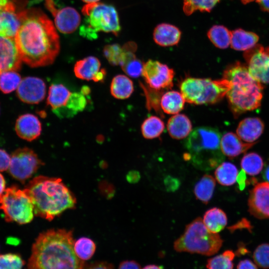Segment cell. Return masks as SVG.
I'll return each instance as SVG.
<instances>
[{"label":"cell","instance_id":"cell-29","mask_svg":"<svg viewBox=\"0 0 269 269\" xmlns=\"http://www.w3.org/2000/svg\"><path fill=\"white\" fill-rule=\"evenodd\" d=\"M185 102L181 93L169 91L162 95L160 108L167 114H177L183 109Z\"/></svg>","mask_w":269,"mask_h":269},{"label":"cell","instance_id":"cell-5","mask_svg":"<svg viewBox=\"0 0 269 269\" xmlns=\"http://www.w3.org/2000/svg\"><path fill=\"white\" fill-rule=\"evenodd\" d=\"M221 134L215 128H195L184 140L187 152L184 155L194 166L202 170H211L219 165L224 158L220 148Z\"/></svg>","mask_w":269,"mask_h":269},{"label":"cell","instance_id":"cell-55","mask_svg":"<svg viewBox=\"0 0 269 269\" xmlns=\"http://www.w3.org/2000/svg\"><path fill=\"white\" fill-rule=\"evenodd\" d=\"M90 88L87 86L82 87L81 90V93L84 96L88 95L90 93Z\"/></svg>","mask_w":269,"mask_h":269},{"label":"cell","instance_id":"cell-57","mask_svg":"<svg viewBox=\"0 0 269 269\" xmlns=\"http://www.w3.org/2000/svg\"><path fill=\"white\" fill-rule=\"evenodd\" d=\"M142 269H162L161 267L155 265H149L145 266Z\"/></svg>","mask_w":269,"mask_h":269},{"label":"cell","instance_id":"cell-9","mask_svg":"<svg viewBox=\"0 0 269 269\" xmlns=\"http://www.w3.org/2000/svg\"><path fill=\"white\" fill-rule=\"evenodd\" d=\"M43 164L32 149L27 147L19 148L11 154L8 172L15 179L24 182Z\"/></svg>","mask_w":269,"mask_h":269},{"label":"cell","instance_id":"cell-46","mask_svg":"<svg viewBox=\"0 0 269 269\" xmlns=\"http://www.w3.org/2000/svg\"><path fill=\"white\" fill-rule=\"evenodd\" d=\"M164 183L167 189L172 191L177 189L180 185L177 179L169 176L166 177L164 180Z\"/></svg>","mask_w":269,"mask_h":269},{"label":"cell","instance_id":"cell-13","mask_svg":"<svg viewBox=\"0 0 269 269\" xmlns=\"http://www.w3.org/2000/svg\"><path fill=\"white\" fill-rule=\"evenodd\" d=\"M46 93L45 82L36 77L29 76L22 79L16 90L18 98L29 104L39 103L45 98Z\"/></svg>","mask_w":269,"mask_h":269},{"label":"cell","instance_id":"cell-22","mask_svg":"<svg viewBox=\"0 0 269 269\" xmlns=\"http://www.w3.org/2000/svg\"><path fill=\"white\" fill-rule=\"evenodd\" d=\"M179 88L186 102L197 105L204 91V78H186L181 81Z\"/></svg>","mask_w":269,"mask_h":269},{"label":"cell","instance_id":"cell-30","mask_svg":"<svg viewBox=\"0 0 269 269\" xmlns=\"http://www.w3.org/2000/svg\"><path fill=\"white\" fill-rule=\"evenodd\" d=\"M203 222L210 231L218 233L226 226L227 218L222 210L214 207L209 209L205 213Z\"/></svg>","mask_w":269,"mask_h":269},{"label":"cell","instance_id":"cell-19","mask_svg":"<svg viewBox=\"0 0 269 269\" xmlns=\"http://www.w3.org/2000/svg\"><path fill=\"white\" fill-rule=\"evenodd\" d=\"M256 143L245 142L237 134L227 132L221 138L220 148L224 155L232 159L246 152Z\"/></svg>","mask_w":269,"mask_h":269},{"label":"cell","instance_id":"cell-18","mask_svg":"<svg viewBox=\"0 0 269 269\" xmlns=\"http://www.w3.org/2000/svg\"><path fill=\"white\" fill-rule=\"evenodd\" d=\"M41 130V124L38 118L31 114L21 115L15 125V131L18 136L29 141L38 137Z\"/></svg>","mask_w":269,"mask_h":269},{"label":"cell","instance_id":"cell-26","mask_svg":"<svg viewBox=\"0 0 269 269\" xmlns=\"http://www.w3.org/2000/svg\"><path fill=\"white\" fill-rule=\"evenodd\" d=\"M259 40L256 33L242 29L231 32L230 44L231 47L239 51H246L255 46Z\"/></svg>","mask_w":269,"mask_h":269},{"label":"cell","instance_id":"cell-38","mask_svg":"<svg viewBox=\"0 0 269 269\" xmlns=\"http://www.w3.org/2000/svg\"><path fill=\"white\" fill-rule=\"evenodd\" d=\"M74 250L76 256L81 260H88L94 255L96 245L90 239L82 237L74 242Z\"/></svg>","mask_w":269,"mask_h":269},{"label":"cell","instance_id":"cell-15","mask_svg":"<svg viewBox=\"0 0 269 269\" xmlns=\"http://www.w3.org/2000/svg\"><path fill=\"white\" fill-rule=\"evenodd\" d=\"M22 61L15 38L0 36V74L19 70Z\"/></svg>","mask_w":269,"mask_h":269},{"label":"cell","instance_id":"cell-27","mask_svg":"<svg viewBox=\"0 0 269 269\" xmlns=\"http://www.w3.org/2000/svg\"><path fill=\"white\" fill-rule=\"evenodd\" d=\"M71 94L70 91L63 84H52L49 88L47 104L52 110L64 107Z\"/></svg>","mask_w":269,"mask_h":269},{"label":"cell","instance_id":"cell-36","mask_svg":"<svg viewBox=\"0 0 269 269\" xmlns=\"http://www.w3.org/2000/svg\"><path fill=\"white\" fill-rule=\"evenodd\" d=\"M241 166L245 173L250 175H256L262 170L264 162L262 158L258 154L250 152L242 158Z\"/></svg>","mask_w":269,"mask_h":269},{"label":"cell","instance_id":"cell-48","mask_svg":"<svg viewBox=\"0 0 269 269\" xmlns=\"http://www.w3.org/2000/svg\"><path fill=\"white\" fill-rule=\"evenodd\" d=\"M118 269H141L139 265L134 261H125L119 265Z\"/></svg>","mask_w":269,"mask_h":269},{"label":"cell","instance_id":"cell-37","mask_svg":"<svg viewBox=\"0 0 269 269\" xmlns=\"http://www.w3.org/2000/svg\"><path fill=\"white\" fill-rule=\"evenodd\" d=\"M235 254L232 251L227 250L222 254L209 259L207 262L208 269H233V260Z\"/></svg>","mask_w":269,"mask_h":269},{"label":"cell","instance_id":"cell-41","mask_svg":"<svg viewBox=\"0 0 269 269\" xmlns=\"http://www.w3.org/2000/svg\"><path fill=\"white\" fill-rule=\"evenodd\" d=\"M24 262L21 257L14 254L0 255V269H21Z\"/></svg>","mask_w":269,"mask_h":269},{"label":"cell","instance_id":"cell-31","mask_svg":"<svg viewBox=\"0 0 269 269\" xmlns=\"http://www.w3.org/2000/svg\"><path fill=\"white\" fill-rule=\"evenodd\" d=\"M216 185L215 180L210 175L205 174L196 183L194 193L197 199L207 204L212 197Z\"/></svg>","mask_w":269,"mask_h":269},{"label":"cell","instance_id":"cell-21","mask_svg":"<svg viewBox=\"0 0 269 269\" xmlns=\"http://www.w3.org/2000/svg\"><path fill=\"white\" fill-rule=\"evenodd\" d=\"M181 34L180 30L176 26L168 23H161L154 29L153 39L160 46H171L178 43Z\"/></svg>","mask_w":269,"mask_h":269},{"label":"cell","instance_id":"cell-16","mask_svg":"<svg viewBox=\"0 0 269 269\" xmlns=\"http://www.w3.org/2000/svg\"><path fill=\"white\" fill-rule=\"evenodd\" d=\"M203 93L197 105H210L220 101L226 95L231 88L230 82L223 78L212 80L204 78Z\"/></svg>","mask_w":269,"mask_h":269},{"label":"cell","instance_id":"cell-1","mask_svg":"<svg viewBox=\"0 0 269 269\" xmlns=\"http://www.w3.org/2000/svg\"><path fill=\"white\" fill-rule=\"evenodd\" d=\"M15 40L22 61L31 67L52 64L60 51L55 26L39 8L21 10V24Z\"/></svg>","mask_w":269,"mask_h":269},{"label":"cell","instance_id":"cell-56","mask_svg":"<svg viewBox=\"0 0 269 269\" xmlns=\"http://www.w3.org/2000/svg\"><path fill=\"white\" fill-rule=\"evenodd\" d=\"M264 177L269 183V165L264 171Z\"/></svg>","mask_w":269,"mask_h":269},{"label":"cell","instance_id":"cell-23","mask_svg":"<svg viewBox=\"0 0 269 269\" xmlns=\"http://www.w3.org/2000/svg\"><path fill=\"white\" fill-rule=\"evenodd\" d=\"M167 129L170 136L176 139L187 137L192 129L190 119L184 114H175L168 121Z\"/></svg>","mask_w":269,"mask_h":269},{"label":"cell","instance_id":"cell-42","mask_svg":"<svg viewBox=\"0 0 269 269\" xmlns=\"http://www.w3.org/2000/svg\"><path fill=\"white\" fill-rule=\"evenodd\" d=\"M253 259L260 268H269V244L265 243L259 245L254 253Z\"/></svg>","mask_w":269,"mask_h":269},{"label":"cell","instance_id":"cell-49","mask_svg":"<svg viewBox=\"0 0 269 269\" xmlns=\"http://www.w3.org/2000/svg\"><path fill=\"white\" fill-rule=\"evenodd\" d=\"M237 269H258V268L252 261L246 259L239 262Z\"/></svg>","mask_w":269,"mask_h":269},{"label":"cell","instance_id":"cell-2","mask_svg":"<svg viewBox=\"0 0 269 269\" xmlns=\"http://www.w3.org/2000/svg\"><path fill=\"white\" fill-rule=\"evenodd\" d=\"M72 232L51 229L41 233L33 243L28 269H83L84 261L76 255Z\"/></svg>","mask_w":269,"mask_h":269},{"label":"cell","instance_id":"cell-35","mask_svg":"<svg viewBox=\"0 0 269 269\" xmlns=\"http://www.w3.org/2000/svg\"><path fill=\"white\" fill-rule=\"evenodd\" d=\"M164 128L163 122L159 117L151 116L143 122L141 126V134L146 139H153L160 135Z\"/></svg>","mask_w":269,"mask_h":269},{"label":"cell","instance_id":"cell-7","mask_svg":"<svg viewBox=\"0 0 269 269\" xmlns=\"http://www.w3.org/2000/svg\"><path fill=\"white\" fill-rule=\"evenodd\" d=\"M84 23L80 28L81 35L89 39L97 38V33H112L117 36L121 30L119 18L116 8L103 3L85 4L82 9Z\"/></svg>","mask_w":269,"mask_h":269},{"label":"cell","instance_id":"cell-28","mask_svg":"<svg viewBox=\"0 0 269 269\" xmlns=\"http://www.w3.org/2000/svg\"><path fill=\"white\" fill-rule=\"evenodd\" d=\"M133 81L127 76L119 74L111 82L110 92L116 99L123 100L129 98L134 92Z\"/></svg>","mask_w":269,"mask_h":269},{"label":"cell","instance_id":"cell-44","mask_svg":"<svg viewBox=\"0 0 269 269\" xmlns=\"http://www.w3.org/2000/svg\"><path fill=\"white\" fill-rule=\"evenodd\" d=\"M143 63L136 58H134L121 67L127 75L132 78H137L142 75Z\"/></svg>","mask_w":269,"mask_h":269},{"label":"cell","instance_id":"cell-43","mask_svg":"<svg viewBox=\"0 0 269 269\" xmlns=\"http://www.w3.org/2000/svg\"><path fill=\"white\" fill-rule=\"evenodd\" d=\"M147 89L143 87L144 93L146 96V105L149 110L151 108L154 109L155 111L160 112V95H162V90H156L153 89L149 87Z\"/></svg>","mask_w":269,"mask_h":269},{"label":"cell","instance_id":"cell-40","mask_svg":"<svg viewBox=\"0 0 269 269\" xmlns=\"http://www.w3.org/2000/svg\"><path fill=\"white\" fill-rule=\"evenodd\" d=\"M220 0H183V11L187 15L197 10L210 12Z\"/></svg>","mask_w":269,"mask_h":269},{"label":"cell","instance_id":"cell-3","mask_svg":"<svg viewBox=\"0 0 269 269\" xmlns=\"http://www.w3.org/2000/svg\"><path fill=\"white\" fill-rule=\"evenodd\" d=\"M24 190L31 198L34 215L49 221L76 204L74 195L59 178L36 176Z\"/></svg>","mask_w":269,"mask_h":269},{"label":"cell","instance_id":"cell-17","mask_svg":"<svg viewBox=\"0 0 269 269\" xmlns=\"http://www.w3.org/2000/svg\"><path fill=\"white\" fill-rule=\"evenodd\" d=\"M21 22V11L15 2L7 4L0 12V36L15 38Z\"/></svg>","mask_w":269,"mask_h":269},{"label":"cell","instance_id":"cell-54","mask_svg":"<svg viewBox=\"0 0 269 269\" xmlns=\"http://www.w3.org/2000/svg\"><path fill=\"white\" fill-rule=\"evenodd\" d=\"M14 0H0V12L5 6L11 2H15Z\"/></svg>","mask_w":269,"mask_h":269},{"label":"cell","instance_id":"cell-4","mask_svg":"<svg viewBox=\"0 0 269 269\" xmlns=\"http://www.w3.org/2000/svg\"><path fill=\"white\" fill-rule=\"evenodd\" d=\"M223 78L231 83L226 96L234 117L238 118L261 106L263 86L251 75L247 65L239 62L229 65L224 71Z\"/></svg>","mask_w":269,"mask_h":269},{"label":"cell","instance_id":"cell-47","mask_svg":"<svg viewBox=\"0 0 269 269\" xmlns=\"http://www.w3.org/2000/svg\"><path fill=\"white\" fill-rule=\"evenodd\" d=\"M83 269H114L113 266L110 264L104 262H98L84 266Z\"/></svg>","mask_w":269,"mask_h":269},{"label":"cell","instance_id":"cell-10","mask_svg":"<svg viewBox=\"0 0 269 269\" xmlns=\"http://www.w3.org/2000/svg\"><path fill=\"white\" fill-rule=\"evenodd\" d=\"M142 75L150 88L156 90L171 89L174 70L158 61L149 60L143 64Z\"/></svg>","mask_w":269,"mask_h":269},{"label":"cell","instance_id":"cell-34","mask_svg":"<svg viewBox=\"0 0 269 269\" xmlns=\"http://www.w3.org/2000/svg\"><path fill=\"white\" fill-rule=\"evenodd\" d=\"M128 53V50L125 46L119 44L107 45L103 49L104 56L113 66L123 65L127 60Z\"/></svg>","mask_w":269,"mask_h":269},{"label":"cell","instance_id":"cell-8","mask_svg":"<svg viewBox=\"0 0 269 269\" xmlns=\"http://www.w3.org/2000/svg\"><path fill=\"white\" fill-rule=\"evenodd\" d=\"M0 209L6 221L19 224L30 223L34 215L30 197L24 189L15 185L6 189L0 196Z\"/></svg>","mask_w":269,"mask_h":269},{"label":"cell","instance_id":"cell-6","mask_svg":"<svg viewBox=\"0 0 269 269\" xmlns=\"http://www.w3.org/2000/svg\"><path fill=\"white\" fill-rule=\"evenodd\" d=\"M222 244L218 233L210 231L198 217L186 226L184 233L174 241L173 247L178 252L209 256L217 253Z\"/></svg>","mask_w":269,"mask_h":269},{"label":"cell","instance_id":"cell-53","mask_svg":"<svg viewBox=\"0 0 269 269\" xmlns=\"http://www.w3.org/2000/svg\"><path fill=\"white\" fill-rule=\"evenodd\" d=\"M5 181L3 176L0 173V196L5 191Z\"/></svg>","mask_w":269,"mask_h":269},{"label":"cell","instance_id":"cell-51","mask_svg":"<svg viewBox=\"0 0 269 269\" xmlns=\"http://www.w3.org/2000/svg\"><path fill=\"white\" fill-rule=\"evenodd\" d=\"M139 173L136 171H132L129 172L127 176V180L131 183L137 182L140 179Z\"/></svg>","mask_w":269,"mask_h":269},{"label":"cell","instance_id":"cell-11","mask_svg":"<svg viewBox=\"0 0 269 269\" xmlns=\"http://www.w3.org/2000/svg\"><path fill=\"white\" fill-rule=\"evenodd\" d=\"M244 57L251 75L262 84H269V46L256 44L245 51Z\"/></svg>","mask_w":269,"mask_h":269},{"label":"cell","instance_id":"cell-33","mask_svg":"<svg viewBox=\"0 0 269 269\" xmlns=\"http://www.w3.org/2000/svg\"><path fill=\"white\" fill-rule=\"evenodd\" d=\"M207 35L212 43L219 48H227L230 44L231 32L223 25L213 26L208 31Z\"/></svg>","mask_w":269,"mask_h":269},{"label":"cell","instance_id":"cell-14","mask_svg":"<svg viewBox=\"0 0 269 269\" xmlns=\"http://www.w3.org/2000/svg\"><path fill=\"white\" fill-rule=\"evenodd\" d=\"M250 213L260 219L269 218V183H257L251 190L248 199Z\"/></svg>","mask_w":269,"mask_h":269},{"label":"cell","instance_id":"cell-20","mask_svg":"<svg viewBox=\"0 0 269 269\" xmlns=\"http://www.w3.org/2000/svg\"><path fill=\"white\" fill-rule=\"evenodd\" d=\"M264 125L262 121L256 117L247 118L241 121L236 130L238 136L244 142H255L262 134Z\"/></svg>","mask_w":269,"mask_h":269},{"label":"cell","instance_id":"cell-39","mask_svg":"<svg viewBox=\"0 0 269 269\" xmlns=\"http://www.w3.org/2000/svg\"><path fill=\"white\" fill-rule=\"evenodd\" d=\"M21 78L14 71H8L0 74V90L5 94L12 92L18 88Z\"/></svg>","mask_w":269,"mask_h":269},{"label":"cell","instance_id":"cell-25","mask_svg":"<svg viewBox=\"0 0 269 269\" xmlns=\"http://www.w3.org/2000/svg\"><path fill=\"white\" fill-rule=\"evenodd\" d=\"M85 96L81 92L71 94L66 105L63 107L52 110L57 116L69 118L83 111L87 105Z\"/></svg>","mask_w":269,"mask_h":269},{"label":"cell","instance_id":"cell-45","mask_svg":"<svg viewBox=\"0 0 269 269\" xmlns=\"http://www.w3.org/2000/svg\"><path fill=\"white\" fill-rule=\"evenodd\" d=\"M11 157L4 150L0 149V172L7 170L10 163Z\"/></svg>","mask_w":269,"mask_h":269},{"label":"cell","instance_id":"cell-12","mask_svg":"<svg viewBox=\"0 0 269 269\" xmlns=\"http://www.w3.org/2000/svg\"><path fill=\"white\" fill-rule=\"evenodd\" d=\"M46 7L54 16L55 26L61 32L71 33L79 26L81 16L74 8L67 6L57 9L53 1L49 2Z\"/></svg>","mask_w":269,"mask_h":269},{"label":"cell","instance_id":"cell-52","mask_svg":"<svg viewBox=\"0 0 269 269\" xmlns=\"http://www.w3.org/2000/svg\"><path fill=\"white\" fill-rule=\"evenodd\" d=\"M106 76V71L105 69H101L94 77L93 81L95 82H102Z\"/></svg>","mask_w":269,"mask_h":269},{"label":"cell","instance_id":"cell-50","mask_svg":"<svg viewBox=\"0 0 269 269\" xmlns=\"http://www.w3.org/2000/svg\"><path fill=\"white\" fill-rule=\"evenodd\" d=\"M244 3L247 4L253 1H256L260 5L261 8L266 11L269 12V0H241Z\"/></svg>","mask_w":269,"mask_h":269},{"label":"cell","instance_id":"cell-58","mask_svg":"<svg viewBox=\"0 0 269 269\" xmlns=\"http://www.w3.org/2000/svg\"><path fill=\"white\" fill-rule=\"evenodd\" d=\"M87 4L94 3L98 2L100 0H82Z\"/></svg>","mask_w":269,"mask_h":269},{"label":"cell","instance_id":"cell-24","mask_svg":"<svg viewBox=\"0 0 269 269\" xmlns=\"http://www.w3.org/2000/svg\"><path fill=\"white\" fill-rule=\"evenodd\" d=\"M101 62L96 57L88 56L76 62L74 72L79 79L87 81L93 80L100 70Z\"/></svg>","mask_w":269,"mask_h":269},{"label":"cell","instance_id":"cell-32","mask_svg":"<svg viewBox=\"0 0 269 269\" xmlns=\"http://www.w3.org/2000/svg\"><path fill=\"white\" fill-rule=\"evenodd\" d=\"M238 173V169L234 164L229 162H224L216 169L215 176L220 184L230 186L235 183Z\"/></svg>","mask_w":269,"mask_h":269}]
</instances>
